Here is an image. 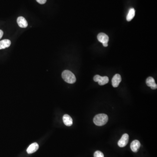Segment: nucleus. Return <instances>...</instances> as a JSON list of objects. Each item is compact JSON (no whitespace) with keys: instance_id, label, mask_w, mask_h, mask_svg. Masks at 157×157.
<instances>
[{"instance_id":"f257e3e1","label":"nucleus","mask_w":157,"mask_h":157,"mask_svg":"<svg viewBox=\"0 0 157 157\" xmlns=\"http://www.w3.org/2000/svg\"><path fill=\"white\" fill-rule=\"evenodd\" d=\"M108 121V117L105 114H99L95 116L94 118V122L98 126H102L106 125Z\"/></svg>"},{"instance_id":"f03ea898","label":"nucleus","mask_w":157,"mask_h":157,"mask_svg":"<svg viewBox=\"0 0 157 157\" xmlns=\"http://www.w3.org/2000/svg\"><path fill=\"white\" fill-rule=\"evenodd\" d=\"M62 76L64 81L67 83L72 84L76 82V76L70 71L68 70L64 71L62 73Z\"/></svg>"},{"instance_id":"7ed1b4c3","label":"nucleus","mask_w":157,"mask_h":157,"mask_svg":"<svg viewBox=\"0 0 157 157\" xmlns=\"http://www.w3.org/2000/svg\"><path fill=\"white\" fill-rule=\"evenodd\" d=\"M94 80L95 82H97L101 86L105 85L109 82V78L107 76H101L100 75H96L94 76Z\"/></svg>"},{"instance_id":"20e7f679","label":"nucleus","mask_w":157,"mask_h":157,"mask_svg":"<svg viewBox=\"0 0 157 157\" xmlns=\"http://www.w3.org/2000/svg\"><path fill=\"white\" fill-rule=\"evenodd\" d=\"M128 140L129 135L127 134H125L118 142V145L121 147H125L128 144Z\"/></svg>"},{"instance_id":"39448f33","label":"nucleus","mask_w":157,"mask_h":157,"mask_svg":"<svg viewBox=\"0 0 157 157\" xmlns=\"http://www.w3.org/2000/svg\"><path fill=\"white\" fill-rule=\"evenodd\" d=\"M121 81V76L120 74H116L113 77L112 80V86L114 87H118Z\"/></svg>"},{"instance_id":"423d86ee","label":"nucleus","mask_w":157,"mask_h":157,"mask_svg":"<svg viewBox=\"0 0 157 157\" xmlns=\"http://www.w3.org/2000/svg\"><path fill=\"white\" fill-rule=\"evenodd\" d=\"M146 83L147 86L150 87L151 89L155 90L157 88V84L155 83L154 78L152 77H148L147 78Z\"/></svg>"},{"instance_id":"0eeeda50","label":"nucleus","mask_w":157,"mask_h":157,"mask_svg":"<svg viewBox=\"0 0 157 157\" xmlns=\"http://www.w3.org/2000/svg\"><path fill=\"white\" fill-rule=\"evenodd\" d=\"M98 41L103 43H107L109 41V37L107 35L103 33H100L97 35Z\"/></svg>"},{"instance_id":"6e6552de","label":"nucleus","mask_w":157,"mask_h":157,"mask_svg":"<svg viewBox=\"0 0 157 157\" xmlns=\"http://www.w3.org/2000/svg\"><path fill=\"white\" fill-rule=\"evenodd\" d=\"M140 147V143L139 140H133L131 144V148L134 152H137Z\"/></svg>"},{"instance_id":"1a4fd4ad","label":"nucleus","mask_w":157,"mask_h":157,"mask_svg":"<svg viewBox=\"0 0 157 157\" xmlns=\"http://www.w3.org/2000/svg\"><path fill=\"white\" fill-rule=\"evenodd\" d=\"M17 23L20 27L22 28H25L28 25L27 21L22 16L18 17L17 19Z\"/></svg>"},{"instance_id":"9d476101","label":"nucleus","mask_w":157,"mask_h":157,"mask_svg":"<svg viewBox=\"0 0 157 157\" xmlns=\"http://www.w3.org/2000/svg\"><path fill=\"white\" fill-rule=\"evenodd\" d=\"M39 148V145L37 143H34L30 145L27 149V152L29 154L33 153L36 152Z\"/></svg>"},{"instance_id":"9b49d317","label":"nucleus","mask_w":157,"mask_h":157,"mask_svg":"<svg viewBox=\"0 0 157 157\" xmlns=\"http://www.w3.org/2000/svg\"><path fill=\"white\" fill-rule=\"evenodd\" d=\"M63 121L65 125L71 126L72 125V119L71 117L68 114H65L63 116Z\"/></svg>"},{"instance_id":"f8f14e48","label":"nucleus","mask_w":157,"mask_h":157,"mask_svg":"<svg viewBox=\"0 0 157 157\" xmlns=\"http://www.w3.org/2000/svg\"><path fill=\"white\" fill-rule=\"evenodd\" d=\"M11 44V42L8 39H4L0 41V50L8 48Z\"/></svg>"},{"instance_id":"ddd939ff","label":"nucleus","mask_w":157,"mask_h":157,"mask_svg":"<svg viewBox=\"0 0 157 157\" xmlns=\"http://www.w3.org/2000/svg\"><path fill=\"white\" fill-rule=\"evenodd\" d=\"M135 10L134 8H131L130 9L127 16V21H131L133 19L135 16Z\"/></svg>"},{"instance_id":"4468645a","label":"nucleus","mask_w":157,"mask_h":157,"mask_svg":"<svg viewBox=\"0 0 157 157\" xmlns=\"http://www.w3.org/2000/svg\"><path fill=\"white\" fill-rule=\"evenodd\" d=\"M94 157H104V154L101 151H97L95 152Z\"/></svg>"},{"instance_id":"2eb2a0df","label":"nucleus","mask_w":157,"mask_h":157,"mask_svg":"<svg viewBox=\"0 0 157 157\" xmlns=\"http://www.w3.org/2000/svg\"><path fill=\"white\" fill-rule=\"evenodd\" d=\"M36 1L40 4H44L47 1V0H36Z\"/></svg>"},{"instance_id":"dca6fc26","label":"nucleus","mask_w":157,"mask_h":157,"mask_svg":"<svg viewBox=\"0 0 157 157\" xmlns=\"http://www.w3.org/2000/svg\"><path fill=\"white\" fill-rule=\"evenodd\" d=\"M3 34H4V33H3V31L2 30H0V39L2 38Z\"/></svg>"},{"instance_id":"f3484780","label":"nucleus","mask_w":157,"mask_h":157,"mask_svg":"<svg viewBox=\"0 0 157 157\" xmlns=\"http://www.w3.org/2000/svg\"><path fill=\"white\" fill-rule=\"evenodd\" d=\"M103 46H104V47H107L108 46L107 43H103Z\"/></svg>"}]
</instances>
